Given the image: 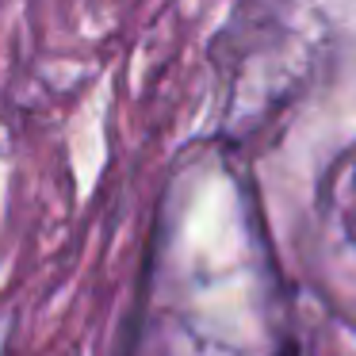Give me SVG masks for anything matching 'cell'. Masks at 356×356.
<instances>
[{
    "label": "cell",
    "mask_w": 356,
    "mask_h": 356,
    "mask_svg": "<svg viewBox=\"0 0 356 356\" xmlns=\"http://www.w3.org/2000/svg\"><path fill=\"white\" fill-rule=\"evenodd\" d=\"M276 356H299V348H295V345H284V348H280Z\"/></svg>",
    "instance_id": "1"
}]
</instances>
